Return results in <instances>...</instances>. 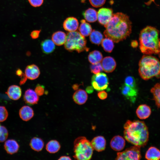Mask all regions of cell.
I'll use <instances>...</instances> for the list:
<instances>
[{
    "label": "cell",
    "mask_w": 160,
    "mask_h": 160,
    "mask_svg": "<svg viewBox=\"0 0 160 160\" xmlns=\"http://www.w3.org/2000/svg\"><path fill=\"white\" fill-rule=\"evenodd\" d=\"M105 27L104 34L105 37L118 43L129 36L132 31V23L127 15L119 12L113 14Z\"/></svg>",
    "instance_id": "cell-1"
},
{
    "label": "cell",
    "mask_w": 160,
    "mask_h": 160,
    "mask_svg": "<svg viewBox=\"0 0 160 160\" xmlns=\"http://www.w3.org/2000/svg\"><path fill=\"white\" fill-rule=\"evenodd\" d=\"M124 134L125 139L134 145L143 147L149 139L147 127L143 121L128 120L124 124Z\"/></svg>",
    "instance_id": "cell-2"
},
{
    "label": "cell",
    "mask_w": 160,
    "mask_h": 160,
    "mask_svg": "<svg viewBox=\"0 0 160 160\" xmlns=\"http://www.w3.org/2000/svg\"><path fill=\"white\" fill-rule=\"evenodd\" d=\"M159 31L155 28L147 26L142 30L139 40L141 52L146 55L159 54L160 52V39Z\"/></svg>",
    "instance_id": "cell-3"
},
{
    "label": "cell",
    "mask_w": 160,
    "mask_h": 160,
    "mask_svg": "<svg viewBox=\"0 0 160 160\" xmlns=\"http://www.w3.org/2000/svg\"><path fill=\"white\" fill-rule=\"evenodd\" d=\"M138 72L141 77L148 80L153 77L160 78V62L151 55H143L139 63Z\"/></svg>",
    "instance_id": "cell-4"
},
{
    "label": "cell",
    "mask_w": 160,
    "mask_h": 160,
    "mask_svg": "<svg viewBox=\"0 0 160 160\" xmlns=\"http://www.w3.org/2000/svg\"><path fill=\"white\" fill-rule=\"evenodd\" d=\"M74 155L73 157L78 160L90 159L94 149L90 142L83 136H80L75 139L73 143Z\"/></svg>",
    "instance_id": "cell-5"
},
{
    "label": "cell",
    "mask_w": 160,
    "mask_h": 160,
    "mask_svg": "<svg viewBox=\"0 0 160 160\" xmlns=\"http://www.w3.org/2000/svg\"><path fill=\"white\" fill-rule=\"evenodd\" d=\"M87 41L84 36L77 31L69 32L67 35L64 44L65 48L70 52L75 51L80 53L88 51L89 48L86 46Z\"/></svg>",
    "instance_id": "cell-6"
},
{
    "label": "cell",
    "mask_w": 160,
    "mask_h": 160,
    "mask_svg": "<svg viewBox=\"0 0 160 160\" xmlns=\"http://www.w3.org/2000/svg\"><path fill=\"white\" fill-rule=\"evenodd\" d=\"M117 155V160H139L141 158L140 147L135 145L118 153Z\"/></svg>",
    "instance_id": "cell-7"
},
{
    "label": "cell",
    "mask_w": 160,
    "mask_h": 160,
    "mask_svg": "<svg viewBox=\"0 0 160 160\" xmlns=\"http://www.w3.org/2000/svg\"><path fill=\"white\" fill-rule=\"evenodd\" d=\"M91 84L93 88L97 91L105 89L109 84L108 78L103 73H99L92 76L91 78Z\"/></svg>",
    "instance_id": "cell-8"
},
{
    "label": "cell",
    "mask_w": 160,
    "mask_h": 160,
    "mask_svg": "<svg viewBox=\"0 0 160 160\" xmlns=\"http://www.w3.org/2000/svg\"><path fill=\"white\" fill-rule=\"evenodd\" d=\"M113 14L112 9L106 8L100 9L97 12L99 22L105 27L111 18Z\"/></svg>",
    "instance_id": "cell-9"
},
{
    "label": "cell",
    "mask_w": 160,
    "mask_h": 160,
    "mask_svg": "<svg viewBox=\"0 0 160 160\" xmlns=\"http://www.w3.org/2000/svg\"><path fill=\"white\" fill-rule=\"evenodd\" d=\"M120 89L121 94L126 98L132 103L135 101L138 94L137 88L132 87L124 84Z\"/></svg>",
    "instance_id": "cell-10"
},
{
    "label": "cell",
    "mask_w": 160,
    "mask_h": 160,
    "mask_svg": "<svg viewBox=\"0 0 160 160\" xmlns=\"http://www.w3.org/2000/svg\"><path fill=\"white\" fill-rule=\"evenodd\" d=\"M101 64L103 70L108 73H111L114 71L116 65L114 59L110 56L106 57L103 58Z\"/></svg>",
    "instance_id": "cell-11"
},
{
    "label": "cell",
    "mask_w": 160,
    "mask_h": 160,
    "mask_svg": "<svg viewBox=\"0 0 160 160\" xmlns=\"http://www.w3.org/2000/svg\"><path fill=\"white\" fill-rule=\"evenodd\" d=\"M23 99L26 104L32 105L38 103L39 97L34 91L31 89H29L25 91Z\"/></svg>",
    "instance_id": "cell-12"
},
{
    "label": "cell",
    "mask_w": 160,
    "mask_h": 160,
    "mask_svg": "<svg viewBox=\"0 0 160 160\" xmlns=\"http://www.w3.org/2000/svg\"><path fill=\"white\" fill-rule=\"evenodd\" d=\"M91 143L93 149L98 152L102 151L105 148L106 141L103 136L95 137L92 140Z\"/></svg>",
    "instance_id": "cell-13"
},
{
    "label": "cell",
    "mask_w": 160,
    "mask_h": 160,
    "mask_svg": "<svg viewBox=\"0 0 160 160\" xmlns=\"http://www.w3.org/2000/svg\"><path fill=\"white\" fill-rule=\"evenodd\" d=\"M125 145L124 139L122 136L116 135L113 137L110 142V146L113 150L120 151L124 148Z\"/></svg>",
    "instance_id": "cell-14"
},
{
    "label": "cell",
    "mask_w": 160,
    "mask_h": 160,
    "mask_svg": "<svg viewBox=\"0 0 160 160\" xmlns=\"http://www.w3.org/2000/svg\"><path fill=\"white\" fill-rule=\"evenodd\" d=\"M63 26L64 29L69 32L75 31L79 26L77 19L74 17H69L64 21Z\"/></svg>",
    "instance_id": "cell-15"
},
{
    "label": "cell",
    "mask_w": 160,
    "mask_h": 160,
    "mask_svg": "<svg viewBox=\"0 0 160 160\" xmlns=\"http://www.w3.org/2000/svg\"><path fill=\"white\" fill-rule=\"evenodd\" d=\"M25 73L27 78L33 80L39 77L40 74V71L36 65L33 64L26 67L25 70Z\"/></svg>",
    "instance_id": "cell-16"
},
{
    "label": "cell",
    "mask_w": 160,
    "mask_h": 160,
    "mask_svg": "<svg viewBox=\"0 0 160 160\" xmlns=\"http://www.w3.org/2000/svg\"><path fill=\"white\" fill-rule=\"evenodd\" d=\"M73 99L76 103L81 105L86 102L88 99V95L85 90L77 89L73 94Z\"/></svg>",
    "instance_id": "cell-17"
},
{
    "label": "cell",
    "mask_w": 160,
    "mask_h": 160,
    "mask_svg": "<svg viewBox=\"0 0 160 160\" xmlns=\"http://www.w3.org/2000/svg\"><path fill=\"white\" fill-rule=\"evenodd\" d=\"M151 113L150 107L146 104H141L137 107L136 113L138 117L141 119L148 118Z\"/></svg>",
    "instance_id": "cell-18"
},
{
    "label": "cell",
    "mask_w": 160,
    "mask_h": 160,
    "mask_svg": "<svg viewBox=\"0 0 160 160\" xmlns=\"http://www.w3.org/2000/svg\"><path fill=\"white\" fill-rule=\"evenodd\" d=\"M19 116L21 119L25 121L30 120L33 116L34 113L32 108L28 106H23L20 110Z\"/></svg>",
    "instance_id": "cell-19"
},
{
    "label": "cell",
    "mask_w": 160,
    "mask_h": 160,
    "mask_svg": "<svg viewBox=\"0 0 160 160\" xmlns=\"http://www.w3.org/2000/svg\"><path fill=\"white\" fill-rule=\"evenodd\" d=\"M7 93L9 97L13 100H17L21 97L22 91L21 88L16 85H12L8 88Z\"/></svg>",
    "instance_id": "cell-20"
},
{
    "label": "cell",
    "mask_w": 160,
    "mask_h": 160,
    "mask_svg": "<svg viewBox=\"0 0 160 160\" xmlns=\"http://www.w3.org/2000/svg\"><path fill=\"white\" fill-rule=\"evenodd\" d=\"M4 146L7 153L10 154L17 152L19 148V145L17 143L12 139L7 140L4 143Z\"/></svg>",
    "instance_id": "cell-21"
},
{
    "label": "cell",
    "mask_w": 160,
    "mask_h": 160,
    "mask_svg": "<svg viewBox=\"0 0 160 160\" xmlns=\"http://www.w3.org/2000/svg\"><path fill=\"white\" fill-rule=\"evenodd\" d=\"M67 35L63 32L58 31L54 33L52 36V40L55 44L61 46L65 44Z\"/></svg>",
    "instance_id": "cell-22"
},
{
    "label": "cell",
    "mask_w": 160,
    "mask_h": 160,
    "mask_svg": "<svg viewBox=\"0 0 160 160\" xmlns=\"http://www.w3.org/2000/svg\"><path fill=\"white\" fill-rule=\"evenodd\" d=\"M55 44L53 41L50 39H46L43 41L41 44L43 52L47 54L52 53L55 49Z\"/></svg>",
    "instance_id": "cell-23"
},
{
    "label": "cell",
    "mask_w": 160,
    "mask_h": 160,
    "mask_svg": "<svg viewBox=\"0 0 160 160\" xmlns=\"http://www.w3.org/2000/svg\"><path fill=\"white\" fill-rule=\"evenodd\" d=\"M145 157L148 160H159L160 159V151L155 147H151L146 152Z\"/></svg>",
    "instance_id": "cell-24"
},
{
    "label": "cell",
    "mask_w": 160,
    "mask_h": 160,
    "mask_svg": "<svg viewBox=\"0 0 160 160\" xmlns=\"http://www.w3.org/2000/svg\"><path fill=\"white\" fill-rule=\"evenodd\" d=\"M83 14L85 20L89 22H94L97 19V12L95 10L92 8L87 9L83 12Z\"/></svg>",
    "instance_id": "cell-25"
},
{
    "label": "cell",
    "mask_w": 160,
    "mask_h": 160,
    "mask_svg": "<svg viewBox=\"0 0 160 160\" xmlns=\"http://www.w3.org/2000/svg\"><path fill=\"white\" fill-rule=\"evenodd\" d=\"M29 145L33 150L39 152L41 151L43 148L44 143L41 138L35 137L31 139Z\"/></svg>",
    "instance_id": "cell-26"
},
{
    "label": "cell",
    "mask_w": 160,
    "mask_h": 160,
    "mask_svg": "<svg viewBox=\"0 0 160 160\" xmlns=\"http://www.w3.org/2000/svg\"><path fill=\"white\" fill-rule=\"evenodd\" d=\"M150 91L153 96L157 107L160 108V82L156 84L151 89Z\"/></svg>",
    "instance_id": "cell-27"
},
{
    "label": "cell",
    "mask_w": 160,
    "mask_h": 160,
    "mask_svg": "<svg viewBox=\"0 0 160 160\" xmlns=\"http://www.w3.org/2000/svg\"><path fill=\"white\" fill-rule=\"evenodd\" d=\"M101 53L98 50H94L90 52L88 55V58L89 62L92 64L100 63L103 59Z\"/></svg>",
    "instance_id": "cell-28"
},
{
    "label": "cell",
    "mask_w": 160,
    "mask_h": 160,
    "mask_svg": "<svg viewBox=\"0 0 160 160\" xmlns=\"http://www.w3.org/2000/svg\"><path fill=\"white\" fill-rule=\"evenodd\" d=\"M60 145L57 140H52L47 144L46 149L49 153H54L57 152L60 148Z\"/></svg>",
    "instance_id": "cell-29"
},
{
    "label": "cell",
    "mask_w": 160,
    "mask_h": 160,
    "mask_svg": "<svg viewBox=\"0 0 160 160\" xmlns=\"http://www.w3.org/2000/svg\"><path fill=\"white\" fill-rule=\"evenodd\" d=\"M81 22L79 28V33L83 36H87L90 34L92 31L91 26L84 20H82Z\"/></svg>",
    "instance_id": "cell-30"
},
{
    "label": "cell",
    "mask_w": 160,
    "mask_h": 160,
    "mask_svg": "<svg viewBox=\"0 0 160 160\" xmlns=\"http://www.w3.org/2000/svg\"><path fill=\"white\" fill-rule=\"evenodd\" d=\"M103 38V35L98 31L93 30L90 34L89 39L91 42L98 45L101 43Z\"/></svg>",
    "instance_id": "cell-31"
},
{
    "label": "cell",
    "mask_w": 160,
    "mask_h": 160,
    "mask_svg": "<svg viewBox=\"0 0 160 160\" xmlns=\"http://www.w3.org/2000/svg\"><path fill=\"white\" fill-rule=\"evenodd\" d=\"M101 45L104 50L108 52H111L114 47L113 41L108 38L103 39L101 42Z\"/></svg>",
    "instance_id": "cell-32"
},
{
    "label": "cell",
    "mask_w": 160,
    "mask_h": 160,
    "mask_svg": "<svg viewBox=\"0 0 160 160\" xmlns=\"http://www.w3.org/2000/svg\"><path fill=\"white\" fill-rule=\"evenodd\" d=\"M91 72L94 74H97L103 71L101 64L100 63L92 64L90 66Z\"/></svg>",
    "instance_id": "cell-33"
},
{
    "label": "cell",
    "mask_w": 160,
    "mask_h": 160,
    "mask_svg": "<svg viewBox=\"0 0 160 160\" xmlns=\"http://www.w3.org/2000/svg\"><path fill=\"white\" fill-rule=\"evenodd\" d=\"M8 131L6 128L0 124V142L5 141L8 136Z\"/></svg>",
    "instance_id": "cell-34"
},
{
    "label": "cell",
    "mask_w": 160,
    "mask_h": 160,
    "mask_svg": "<svg viewBox=\"0 0 160 160\" xmlns=\"http://www.w3.org/2000/svg\"><path fill=\"white\" fill-rule=\"evenodd\" d=\"M124 84L132 87L137 88L135 79L131 76H128L125 78Z\"/></svg>",
    "instance_id": "cell-35"
},
{
    "label": "cell",
    "mask_w": 160,
    "mask_h": 160,
    "mask_svg": "<svg viewBox=\"0 0 160 160\" xmlns=\"http://www.w3.org/2000/svg\"><path fill=\"white\" fill-rule=\"evenodd\" d=\"M8 114V111L3 106H0V122L5 121L7 118Z\"/></svg>",
    "instance_id": "cell-36"
},
{
    "label": "cell",
    "mask_w": 160,
    "mask_h": 160,
    "mask_svg": "<svg viewBox=\"0 0 160 160\" xmlns=\"http://www.w3.org/2000/svg\"><path fill=\"white\" fill-rule=\"evenodd\" d=\"M89 1L91 4L95 7L102 6L105 2V0H89Z\"/></svg>",
    "instance_id": "cell-37"
},
{
    "label": "cell",
    "mask_w": 160,
    "mask_h": 160,
    "mask_svg": "<svg viewBox=\"0 0 160 160\" xmlns=\"http://www.w3.org/2000/svg\"><path fill=\"white\" fill-rule=\"evenodd\" d=\"M35 91L39 96H42L44 92V87L42 85L37 84L35 88Z\"/></svg>",
    "instance_id": "cell-38"
},
{
    "label": "cell",
    "mask_w": 160,
    "mask_h": 160,
    "mask_svg": "<svg viewBox=\"0 0 160 160\" xmlns=\"http://www.w3.org/2000/svg\"><path fill=\"white\" fill-rule=\"evenodd\" d=\"M31 5L36 7L41 6L43 4L44 0H28Z\"/></svg>",
    "instance_id": "cell-39"
},
{
    "label": "cell",
    "mask_w": 160,
    "mask_h": 160,
    "mask_svg": "<svg viewBox=\"0 0 160 160\" xmlns=\"http://www.w3.org/2000/svg\"><path fill=\"white\" fill-rule=\"evenodd\" d=\"M97 96L100 99L103 100L107 98L108 95L106 92L102 90L98 93Z\"/></svg>",
    "instance_id": "cell-40"
},
{
    "label": "cell",
    "mask_w": 160,
    "mask_h": 160,
    "mask_svg": "<svg viewBox=\"0 0 160 160\" xmlns=\"http://www.w3.org/2000/svg\"><path fill=\"white\" fill-rule=\"evenodd\" d=\"M40 31L39 30H35L31 32V36L33 39L37 38L39 36Z\"/></svg>",
    "instance_id": "cell-41"
},
{
    "label": "cell",
    "mask_w": 160,
    "mask_h": 160,
    "mask_svg": "<svg viewBox=\"0 0 160 160\" xmlns=\"http://www.w3.org/2000/svg\"><path fill=\"white\" fill-rule=\"evenodd\" d=\"M21 79L20 81V85H22L27 80V77H26L25 74V75L24 73L21 75Z\"/></svg>",
    "instance_id": "cell-42"
},
{
    "label": "cell",
    "mask_w": 160,
    "mask_h": 160,
    "mask_svg": "<svg viewBox=\"0 0 160 160\" xmlns=\"http://www.w3.org/2000/svg\"><path fill=\"white\" fill-rule=\"evenodd\" d=\"M86 92L89 94L92 93L94 91V88L92 86H89L86 89Z\"/></svg>",
    "instance_id": "cell-43"
},
{
    "label": "cell",
    "mask_w": 160,
    "mask_h": 160,
    "mask_svg": "<svg viewBox=\"0 0 160 160\" xmlns=\"http://www.w3.org/2000/svg\"><path fill=\"white\" fill-rule=\"evenodd\" d=\"M58 160H72L71 157L69 156H62L60 157L59 159Z\"/></svg>",
    "instance_id": "cell-44"
},
{
    "label": "cell",
    "mask_w": 160,
    "mask_h": 160,
    "mask_svg": "<svg viewBox=\"0 0 160 160\" xmlns=\"http://www.w3.org/2000/svg\"><path fill=\"white\" fill-rule=\"evenodd\" d=\"M131 46L133 48H136L138 46V42L136 40H133L131 43Z\"/></svg>",
    "instance_id": "cell-45"
},
{
    "label": "cell",
    "mask_w": 160,
    "mask_h": 160,
    "mask_svg": "<svg viewBox=\"0 0 160 160\" xmlns=\"http://www.w3.org/2000/svg\"><path fill=\"white\" fill-rule=\"evenodd\" d=\"M23 73L21 70L19 69L16 71V74L18 76H21Z\"/></svg>",
    "instance_id": "cell-46"
},
{
    "label": "cell",
    "mask_w": 160,
    "mask_h": 160,
    "mask_svg": "<svg viewBox=\"0 0 160 160\" xmlns=\"http://www.w3.org/2000/svg\"><path fill=\"white\" fill-rule=\"evenodd\" d=\"M79 86V85L78 84H73L72 86V87L73 89L74 90H77L78 89Z\"/></svg>",
    "instance_id": "cell-47"
},
{
    "label": "cell",
    "mask_w": 160,
    "mask_h": 160,
    "mask_svg": "<svg viewBox=\"0 0 160 160\" xmlns=\"http://www.w3.org/2000/svg\"><path fill=\"white\" fill-rule=\"evenodd\" d=\"M159 57L160 58V52H159Z\"/></svg>",
    "instance_id": "cell-48"
}]
</instances>
